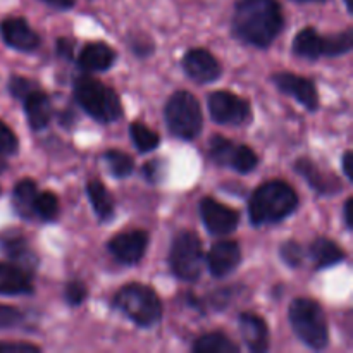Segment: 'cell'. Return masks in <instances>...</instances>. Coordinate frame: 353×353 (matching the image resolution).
Here are the masks:
<instances>
[{"instance_id":"cell-23","label":"cell","mask_w":353,"mask_h":353,"mask_svg":"<svg viewBox=\"0 0 353 353\" xmlns=\"http://www.w3.org/2000/svg\"><path fill=\"white\" fill-rule=\"evenodd\" d=\"M38 195V186L33 179H21L12 192V207L17 216L23 219H31L34 216V200Z\"/></svg>"},{"instance_id":"cell-13","label":"cell","mask_w":353,"mask_h":353,"mask_svg":"<svg viewBox=\"0 0 353 353\" xmlns=\"http://www.w3.org/2000/svg\"><path fill=\"white\" fill-rule=\"evenodd\" d=\"M0 34L6 45L19 52H33L40 47V34L24 17H6L0 23Z\"/></svg>"},{"instance_id":"cell-18","label":"cell","mask_w":353,"mask_h":353,"mask_svg":"<svg viewBox=\"0 0 353 353\" xmlns=\"http://www.w3.org/2000/svg\"><path fill=\"white\" fill-rule=\"evenodd\" d=\"M116 62V52L103 41H92L83 47L78 55V64L86 72H102L112 68Z\"/></svg>"},{"instance_id":"cell-42","label":"cell","mask_w":353,"mask_h":353,"mask_svg":"<svg viewBox=\"0 0 353 353\" xmlns=\"http://www.w3.org/2000/svg\"><path fill=\"white\" fill-rule=\"evenodd\" d=\"M352 152L350 150H347L343 154V159H341V168H343V174L347 176L348 179H352L353 178V171H352V164H353V161H352Z\"/></svg>"},{"instance_id":"cell-30","label":"cell","mask_w":353,"mask_h":353,"mask_svg":"<svg viewBox=\"0 0 353 353\" xmlns=\"http://www.w3.org/2000/svg\"><path fill=\"white\" fill-rule=\"evenodd\" d=\"M59 214V199L52 192H38L34 200V216L43 221H55Z\"/></svg>"},{"instance_id":"cell-20","label":"cell","mask_w":353,"mask_h":353,"mask_svg":"<svg viewBox=\"0 0 353 353\" xmlns=\"http://www.w3.org/2000/svg\"><path fill=\"white\" fill-rule=\"evenodd\" d=\"M0 248H2L3 254L10 259V262L19 268H23L24 271L31 272L33 274L34 269L38 268V255L28 247L26 240L21 236H3L0 240Z\"/></svg>"},{"instance_id":"cell-5","label":"cell","mask_w":353,"mask_h":353,"mask_svg":"<svg viewBox=\"0 0 353 353\" xmlns=\"http://www.w3.org/2000/svg\"><path fill=\"white\" fill-rule=\"evenodd\" d=\"M114 305L140 327H154L162 319V302L157 293L141 283H128L114 296Z\"/></svg>"},{"instance_id":"cell-35","label":"cell","mask_w":353,"mask_h":353,"mask_svg":"<svg viewBox=\"0 0 353 353\" xmlns=\"http://www.w3.org/2000/svg\"><path fill=\"white\" fill-rule=\"evenodd\" d=\"M17 150H19V140L16 133L3 121H0V155H14Z\"/></svg>"},{"instance_id":"cell-22","label":"cell","mask_w":353,"mask_h":353,"mask_svg":"<svg viewBox=\"0 0 353 353\" xmlns=\"http://www.w3.org/2000/svg\"><path fill=\"white\" fill-rule=\"evenodd\" d=\"M293 52L307 61H317L323 57V37L317 33L316 28H303L293 38Z\"/></svg>"},{"instance_id":"cell-33","label":"cell","mask_w":353,"mask_h":353,"mask_svg":"<svg viewBox=\"0 0 353 353\" xmlns=\"http://www.w3.org/2000/svg\"><path fill=\"white\" fill-rule=\"evenodd\" d=\"M7 88H9V93L14 99L23 100L24 97L30 95L33 90H37L38 85L34 81H31V79H28L26 76H12V78L9 79Z\"/></svg>"},{"instance_id":"cell-1","label":"cell","mask_w":353,"mask_h":353,"mask_svg":"<svg viewBox=\"0 0 353 353\" xmlns=\"http://www.w3.org/2000/svg\"><path fill=\"white\" fill-rule=\"evenodd\" d=\"M233 33L245 43L268 48L285 30V14L278 0H238L233 12Z\"/></svg>"},{"instance_id":"cell-32","label":"cell","mask_w":353,"mask_h":353,"mask_svg":"<svg viewBox=\"0 0 353 353\" xmlns=\"http://www.w3.org/2000/svg\"><path fill=\"white\" fill-rule=\"evenodd\" d=\"M279 255H281L283 262L288 264L290 268L296 269L303 264V259H305V252L303 247L295 240H288L281 245L279 248Z\"/></svg>"},{"instance_id":"cell-26","label":"cell","mask_w":353,"mask_h":353,"mask_svg":"<svg viewBox=\"0 0 353 353\" xmlns=\"http://www.w3.org/2000/svg\"><path fill=\"white\" fill-rule=\"evenodd\" d=\"M353 47V31L345 30L340 33L327 34L323 37V55L326 57H338L345 55L352 50Z\"/></svg>"},{"instance_id":"cell-21","label":"cell","mask_w":353,"mask_h":353,"mask_svg":"<svg viewBox=\"0 0 353 353\" xmlns=\"http://www.w3.org/2000/svg\"><path fill=\"white\" fill-rule=\"evenodd\" d=\"M310 257L314 261V268L317 271H323V269H330L343 262L347 254L330 238H317L310 245Z\"/></svg>"},{"instance_id":"cell-15","label":"cell","mask_w":353,"mask_h":353,"mask_svg":"<svg viewBox=\"0 0 353 353\" xmlns=\"http://www.w3.org/2000/svg\"><path fill=\"white\" fill-rule=\"evenodd\" d=\"M295 171L309 183L312 190H316L321 195H336L341 192V181L331 172H324L319 165L310 159H296Z\"/></svg>"},{"instance_id":"cell-2","label":"cell","mask_w":353,"mask_h":353,"mask_svg":"<svg viewBox=\"0 0 353 353\" xmlns=\"http://www.w3.org/2000/svg\"><path fill=\"white\" fill-rule=\"evenodd\" d=\"M299 207V195L292 185L281 179L259 186L248 202V214L254 226L274 224L292 216Z\"/></svg>"},{"instance_id":"cell-44","label":"cell","mask_w":353,"mask_h":353,"mask_svg":"<svg viewBox=\"0 0 353 353\" xmlns=\"http://www.w3.org/2000/svg\"><path fill=\"white\" fill-rule=\"evenodd\" d=\"M352 203L353 200L352 199H347L343 203V219H345V224H347L348 230H353V223H352Z\"/></svg>"},{"instance_id":"cell-27","label":"cell","mask_w":353,"mask_h":353,"mask_svg":"<svg viewBox=\"0 0 353 353\" xmlns=\"http://www.w3.org/2000/svg\"><path fill=\"white\" fill-rule=\"evenodd\" d=\"M103 162L109 168L110 174L116 178H128L134 169V161L126 154V152L110 148L103 154Z\"/></svg>"},{"instance_id":"cell-17","label":"cell","mask_w":353,"mask_h":353,"mask_svg":"<svg viewBox=\"0 0 353 353\" xmlns=\"http://www.w3.org/2000/svg\"><path fill=\"white\" fill-rule=\"evenodd\" d=\"M240 333L243 336L248 350L254 353H264L269 348V330L261 316L252 312H243L238 317Z\"/></svg>"},{"instance_id":"cell-11","label":"cell","mask_w":353,"mask_h":353,"mask_svg":"<svg viewBox=\"0 0 353 353\" xmlns=\"http://www.w3.org/2000/svg\"><path fill=\"white\" fill-rule=\"evenodd\" d=\"M183 69L186 76L196 83H214L223 74L221 62L207 48H192L183 57Z\"/></svg>"},{"instance_id":"cell-48","label":"cell","mask_w":353,"mask_h":353,"mask_svg":"<svg viewBox=\"0 0 353 353\" xmlns=\"http://www.w3.org/2000/svg\"><path fill=\"white\" fill-rule=\"evenodd\" d=\"M0 195H2V190H0Z\"/></svg>"},{"instance_id":"cell-8","label":"cell","mask_w":353,"mask_h":353,"mask_svg":"<svg viewBox=\"0 0 353 353\" xmlns=\"http://www.w3.org/2000/svg\"><path fill=\"white\" fill-rule=\"evenodd\" d=\"M209 112L212 121L230 126L247 124L252 117L250 103L234 93L219 90L209 97Z\"/></svg>"},{"instance_id":"cell-6","label":"cell","mask_w":353,"mask_h":353,"mask_svg":"<svg viewBox=\"0 0 353 353\" xmlns=\"http://www.w3.org/2000/svg\"><path fill=\"white\" fill-rule=\"evenodd\" d=\"M165 124L172 137L179 140H193L203 128V114L200 102L186 90L172 93L164 109Z\"/></svg>"},{"instance_id":"cell-39","label":"cell","mask_w":353,"mask_h":353,"mask_svg":"<svg viewBox=\"0 0 353 353\" xmlns=\"http://www.w3.org/2000/svg\"><path fill=\"white\" fill-rule=\"evenodd\" d=\"M40 347L33 343H24V341H12V343H0V353H37Z\"/></svg>"},{"instance_id":"cell-36","label":"cell","mask_w":353,"mask_h":353,"mask_svg":"<svg viewBox=\"0 0 353 353\" xmlns=\"http://www.w3.org/2000/svg\"><path fill=\"white\" fill-rule=\"evenodd\" d=\"M23 323V314L17 309L0 303V330H12Z\"/></svg>"},{"instance_id":"cell-3","label":"cell","mask_w":353,"mask_h":353,"mask_svg":"<svg viewBox=\"0 0 353 353\" xmlns=\"http://www.w3.org/2000/svg\"><path fill=\"white\" fill-rule=\"evenodd\" d=\"M72 92L78 105L99 123L109 124L123 116V105L117 93L92 76L83 74L76 78Z\"/></svg>"},{"instance_id":"cell-25","label":"cell","mask_w":353,"mask_h":353,"mask_svg":"<svg viewBox=\"0 0 353 353\" xmlns=\"http://www.w3.org/2000/svg\"><path fill=\"white\" fill-rule=\"evenodd\" d=\"M192 350L195 353H238L240 347L221 331H212V333L202 334L193 343Z\"/></svg>"},{"instance_id":"cell-43","label":"cell","mask_w":353,"mask_h":353,"mask_svg":"<svg viewBox=\"0 0 353 353\" xmlns=\"http://www.w3.org/2000/svg\"><path fill=\"white\" fill-rule=\"evenodd\" d=\"M41 2L50 7H55L59 10H69L74 6V0H41Z\"/></svg>"},{"instance_id":"cell-10","label":"cell","mask_w":353,"mask_h":353,"mask_svg":"<svg viewBox=\"0 0 353 353\" xmlns=\"http://www.w3.org/2000/svg\"><path fill=\"white\" fill-rule=\"evenodd\" d=\"M271 81L279 92L299 100L307 110L314 112L319 107V95H317L316 83L312 79L293 74V72H276L271 76Z\"/></svg>"},{"instance_id":"cell-7","label":"cell","mask_w":353,"mask_h":353,"mask_svg":"<svg viewBox=\"0 0 353 353\" xmlns=\"http://www.w3.org/2000/svg\"><path fill=\"white\" fill-rule=\"evenodd\" d=\"M203 248L195 231H181L174 236L169 252V265L172 274L181 281H195L202 274Z\"/></svg>"},{"instance_id":"cell-47","label":"cell","mask_w":353,"mask_h":353,"mask_svg":"<svg viewBox=\"0 0 353 353\" xmlns=\"http://www.w3.org/2000/svg\"><path fill=\"white\" fill-rule=\"evenodd\" d=\"M343 2H345V7H347L348 12L352 14V10H353V7H352V0H343Z\"/></svg>"},{"instance_id":"cell-31","label":"cell","mask_w":353,"mask_h":353,"mask_svg":"<svg viewBox=\"0 0 353 353\" xmlns=\"http://www.w3.org/2000/svg\"><path fill=\"white\" fill-rule=\"evenodd\" d=\"M233 150H234V143L231 140H228V138L219 137V134L210 138L209 154L216 164L219 165L230 164V159H231V154H233Z\"/></svg>"},{"instance_id":"cell-45","label":"cell","mask_w":353,"mask_h":353,"mask_svg":"<svg viewBox=\"0 0 353 353\" xmlns=\"http://www.w3.org/2000/svg\"><path fill=\"white\" fill-rule=\"evenodd\" d=\"M293 2H299V3H312V2L324 3V2H327V0H293Z\"/></svg>"},{"instance_id":"cell-14","label":"cell","mask_w":353,"mask_h":353,"mask_svg":"<svg viewBox=\"0 0 353 353\" xmlns=\"http://www.w3.org/2000/svg\"><path fill=\"white\" fill-rule=\"evenodd\" d=\"M241 262L240 245L233 240L217 241L210 247L207 255V265L214 278H224L231 274Z\"/></svg>"},{"instance_id":"cell-41","label":"cell","mask_w":353,"mask_h":353,"mask_svg":"<svg viewBox=\"0 0 353 353\" xmlns=\"http://www.w3.org/2000/svg\"><path fill=\"white\" fill-rule=\"evenodd\" d=\"M230 299H231L230 290H221V292L214 293L212 299H210V303H212V307H216L217 310H221L230 303Z\"/></svg>"},{"instance_id":"cell-37","label":"cell","mask_w":353,"mask_h":353,"mask_svg":"<svg viewBox=\"0 0 353 353\" xmlns=\"http://www.w3.org/2000/svg\"><path fill=\"white\" fill-rule=\"evenodd\" d=\"M164 168H165L164 161H161V159H154V161H148L147 164L143 165L141 172H143V178L147 179L148 183L157 185V183H161L162 179H164V174H165Z\"/></svg>"},{"instance_id":"cell-12","label":"cell","mask_w":353,"mask_h":353,"mask_svg":"<svg viewBox=\"0 0 353 353\" xmlns=\"http://www.w3.org/2000/svg\"><path fill=\"white\" fill-rule=\"evenodd\" d=\"M107 247H109L110 254L123 264H137L147 252L148 233L141 230L126 231V233L116 234Z\"/></svg>"},{"instance_id":"cell-19","label":"cell","mask_w":353,"mask_h":353,"mask_svg":"<svg viewBox=\"0 0 353 353\" xmlns=\"http://www.w3.org/2000/svg\"><path fill=\"white\" fill-rule=\"evenodd\" d=\"M24 112H26L28 123H30L31 130L41 131L50 124L52 119V103L47 93L41 92L40 88L33 90L30 95L24 97L23 100Z\"/></svg>"},{"instance_id":"cell-24","label":"cell","mask_w":353,"mask_h":353,"mask_svg":"<svg viewBox=\"0 0 353 353\" xmlns=\"http://www.w3.org/2000/svg\"><path fill=\"white\" fill-rule=\"evenodd\" d=\"M86 195H88L90 203L93 210L99 216L100 221H110L114 217V200L109 190L105 188L102 181L99 179H90L86 183Z\"/></svg>"},{"instance_id":"cell-46","label":"cell","mask_w":353,"mask_h":353,"mask_svg":"<svg viewBox=\"0 0 353 353\" xmlns=\"http://www.w3.org/2000/svg\"><path fill=\"white\" fill-rule=\"evenodd\" d=\"M7 168H9V164H7V161H3L2 155H0V174H2Z\"/></svg>"},{"instance_id":"cell-29","label":"cell","mask_w":353,"mask_h":353,"mask_svg":"<svg viewBox=\"0 0 353 353\" xmlns=\"http://www.w3.org/2000/svg\"><path fill=\"white\" fill-rule=\"evenodd\" d=\"M259 164V157L248 145H234V150L230 159V168L240 174H248L254 171Z\"/></svg>"},{"instance_id":"cell-38","label":"cell","mask_w":353,"mask_h":353,"mask_svg":"<svg viewBox=\"0 0 353 353\" xmlns=\"http://www.w3.org/2000/svg\"><path fill=\"white\" fill-rule=\"evenodd\" d=\"M131 50L134 52L140 57H147L154 52V41L150 40V37H145V34H140V37H133L131 40Z\"/></svg>"},{"instance_id":"cell-4","label":"cell","mask_w":353,"mask_h":353,"mask_svg":"<svg viewBox=\"0 0 353 353\" xmlns=\"http://www.w3.org/2000/svg\"><path fill=\"white\" fill-rule=\"evenodd\" d=\"M293 331L302 343L314 350H324L330 343V326L323 307L312 299H295L288 310Z\"/></svg>"},{"instance_id":"cell-16","label":"cell","mask_w":353,"mask_h":353,"mask_svg":"<svg viewBox=\"0 0 353 353\" xmlns=\"http://www.w3.org/2000/svg\"><path fill=\"white\" fill-rule=\"evenodd\" d=\"M34 292L33 274L12 262H0V295H31Z\"/></svg>"},{"instance_id":"cell-9","label":"cell","mask_w":353,"mask_h":353,"mask_svg":"<svg viewBox=\"0 0 353 353\" xmlns=\"http://www.w3.org/2000/svg\"><path fill=\"white\" fill-rule=\"evenodd\" d=\"M200 217L210 234H231L240 224V214L233 207L224 205L212 196L200 200Z\"/></svg>"},{"instance_id":"cell-28","label":"cell","mask_w":353,"mask_h":353,"mask_svg":"<svg viewBox=\"0 0 353 353\" xmlns=\"http://www.w3.org/2000/svg\"><path fill=\"white\" fill-rule=\"evenodd\" d=\"M130 134H131V140H133V143L137 145L138 150L143 152V154L155 150V148L159 147V143H161V137H159L154 130L145 126L143 123L131 124Z\"/></svg>"},{"instance_id":"cell-34","label":"cell","mask_w":353,"mask_h":353,"mask_svg":"<svg viewBox=\"0 0 353 353\" xmlns=\"http://www.w3.org/2000/svg\"><path fill=\"white\" fill-rule=\"evenodd\" d=\"M86 296H88V288L85 286V283L69 281L68 285H65L64 300L68 305L71 307L81 305V303L86 300Z\"/></svg>"},{"instance_id":"cell-40","label":"cell","mask_w":353,"mask_h":353,"mask_svg":"<svg viewBox=\"0 0 353 353\" xmlns=\"http://www.w3.org/2000/svg\"><path fill=\"white\" fill-rule=\"evenodd\" d=\"M74 40L72 38H59L57 40V55L59 57L65 59V61H71L72 57H74Z\"/></svg>"}]
</instances>
